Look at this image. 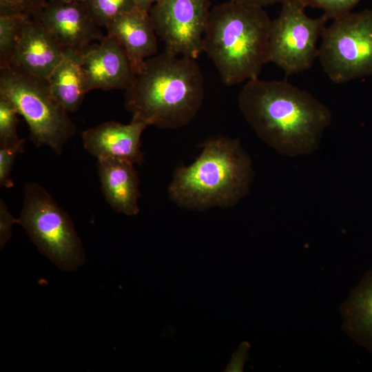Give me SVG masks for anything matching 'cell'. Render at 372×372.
<instances>
[{
  "label": "cell",
  "instance_id": "6da1fadb",
  "mask_svg": "<svg viewBox=\"0 0 372 372\" xmlns=\"http://www.w3.org/2000/svg\"><path fill=\"white\" fill-rule=\"evenodd\" d=\"M238 104L258 137L278 154L290 157L315 152L332 120L327 106L285 80L246 81Z\"/></svg>",
  "mask_w": 372,
  "mask_h": 372
},
{
  "label": "cell",
  "instance_id": "7a4b0ae2",
  "mask_svg": "<svg viewBox=\"0 0 372 372\" xmlns=\"http://www.w3.org/2000/svg\"><path fill=\"white\" fill-rule=\"evenodd\" d=\"M136 74L125 92L132 121L176 130L189 125L200 110L205 87L196 59L164 50L146 59Z\"/></svg>",
  "mask_w": 372,
  "mask_h": 372
},
{
  "label": "cell",
  "instance_id": "3957f363",
  "mask_svg": "<svg viewBox=\"0 0 372 372\" xmlns=\"http://www.w3.org/2000/svg\"><path fill=\"white\" fill-rule=\"evenodd\" d=\"M189 165L177 167L168 186L169 198L181 208L203 211L236 205L249 192L252 161L238 138H207Z\"/></svg>",
  "mask_w": 372,
  "mask_h": 372
},
{
  "label": "cell",
  "instance_id": "277c9868",
  "mask_svg": "<svg viewBox=\"0 0 372 372\" xmlns=\"http://www.w3.org/2000/svg\"><path fill=\"white\" fill-rule=\"evenodd\" d=\"M271 22L263 8L231 0L211 9L203 52L225 85L258 78L268 63Z\"/></svg>",
  "mask_w": 372,
  "mask_h": 372
},
{
  "label": "cell",
  "instance_id": "5b68a950",
  "mask_svg": "<svg viewBox=\"0 0 372 372\" xmlns=\"http://www.w3.org/2000/svg\"><path fill=\"white\" fill-rule=\"evenodd\" d=\"M0 95L8 99L25 120L37 147L46 145L60 154L76 127L53 96L47 80L0 67Z\"/></svg>",
  "mask_w": 372,
  "mask_h": 372
},
{
  "label": "cell",
  "instance_id": "8992f818",
  "mask_svg": "<svg viewBox=\"0 0 372 372\" xmlns=\"http://www.w3.org/2000/svg\"><path fill=\"white\" fill-rule=\"evenodd\" d=\"M18 224L39 251L60 269L75 271L85 263L83 247L71 218L40 185H25Z\"/></svg>",
  "mask_w": 372,
  "mask_h": 372
},
{
  "label": "cell",
  "instance_id": "52a82bcc",
  "mask_svg": "<svg viewBox=\"0 0 372 372\" xmlns=\"http://www.w3.org/2000/svg\"><path fill=\"white\" fill-rule=\"evenodd\" d=\"M318 59L337 84L372 75V10L333 19L321 36Z\"/></svg>",
  "mask_w": 372,
  "mask_h": 372
},
{
  "label": "cell",
  "instance_id": "ba28073f",
  "mask_svg": "<svg viewBox=\"0 0 372 372\" xmlns=\"http://www.w3.org/2000/svg\"><path fill=\"white\" fill-rule=\"evenodd\" d=\"M300 0L282 3L278 17L271 20L268 44V63L292 76L310 69L318 56V41L329 18L322 14L313 18Z\"/></svg>",
  "mask_w": 372,
  "mask_h": 372
},
{
  "label": "cell",
  "instance_id": "9c48e42d",
  "mask_svg": "<svg viewBox=\"0 0 372 372\" xmlns=\"http://www.w3.org/2000/svg\"><path fill=\"white\" fill-rule=\"evenodd\" d=\"M209 0H158L149 15L165 50L196 59L210 13Z\"/></svg>",
  "mask_w": 372,
  "mask_h": 372
},
{
  "label": "cell",
  "instance_id": "30bf717a",
  "mask_svg": "<svg viewBox=\"0 0 372 372\" xmlns=\"http://www.w3.org/2000/svg\"><path fill=\"white\" fill-rule=\"evenodd\" d=\"M29 15L63 49L85 51L105 37L85 3L44 0Z\"/></svg>",
  "mask_w": 372,
  "mask_h": 372
},
{
  "label": "cell",
  "instance_id": "8fae6325",
  "mask_svg": "<svg viewBox=\"0 0 372 372\" xmlns=\"http://www.w3.org/2000/svg\"><path fill=\"white\" fill-rule=\"evenodd\" d=\"M82 67L87 92L94 89L125 91L136 75L117 39L108 33L102 41L83 51Z\"/></svg>",
  "mask_w": 372,
  "mask_h": 372
},
{
  "label": "cell",
  "instance_id": "7c38bea8",
  "mask_svg": "<svg viewBox=\"0 0 372 372\" xmlns=\"http://www.w3.org/2000/svg\"><path fill=\"white\" fill-rule=\"evenodd\" d=\"M63 49L40 23L30 15L24 21L8 66L47 80L63 59Z\"/></svg>",
  "mask_w": 372,
  "mask_h": 372
},
{
  "label": "cell",
  "instance_id": "4fadbf2b",
  "mask_svg": "<svg viewBox=\"0 0 372 372\" xmlns=\"http://www.w3.org/2000/svg\"><path fill=\"white\" fill-rule=\"evenodd\" d=\"M148 125L134 121L123 124L116 121L103 123L81 134L84 148L97 160L121 159L141 165V135Z\"/></svg>",
  "mask_w": 372,
  "mask_h": 372
},
{
  "label": "cell",
  "instance_id": "5bb4252c",
  "mask_svg": "<svg viewBox=\"0 0 372 372\" xmlns=\"http://www.w3.org/2000/svg\"><path fill=\"white\" fill-rule=\"evenodd\" d=\"M126 53L136 74L158 51L156 33L149 13L137 8L116 17L106 28Z\"/></svg>",
  "mask_w": 372,
  "mask_h": 372
},
{
  "label": "cell",
  "instance_id": "9a60e30c",
  "mask_svg": "<svg viewBox=\"0 0 372 372\" xmlns=\"http://www.w3.org/2000/svg\"><path fill=\"white\" fill-rule=\"evenodd\" d=\"M132 163L121 159L97 160L101 190L107 203L118 213L139 212V178Z\"/></svg>",
  "mask_w": 372,
  "mask_h": 372
},
{
  "label": "cell",
  "instance_id": "2e32d148",
  "mask_svg": "<svg viewBox=\"0 0 372 372\" xmlns=\"http://www.w3.org/2000/svg\"><path fill=\"white\" fill-rule=\"evenodd\" d=\"M342 330L372 354V268L340 307Z\"/></svg>",
  "mask_w": 372,
  "mask_h": 372
},
{
  "label": "cell",
  "instance_id": "e0dca14e",
  "mask_svg": "<svg viewBox=\"0 0 372 372\" xmlns=\"http://www.w3.org/2000/svg\"><path fill=\"white\" fill-rule=\"evenodd\" d=\"M83 52L64 50L63 59L48 79L53 96L68 113L79 108L87 93L82 67Z\"/></svg>",
  "mask_w": 372,
  "mask_h": 372
},
{
  "label": "cell",
  "instance_id": "ac0fdd59",
  "mask_svg": "<svg viewBox=\"0 0 372 372\" xmlns=\"http://www.w3.org/2000/svg\"><path fill=\"white\" fill-rule=\"evenodd\" d=\"M28 14H0V67L8 66Z\"/></svg>",
  "mask_w": 372,
  "mask_h": 372
},
{
  "label": "cell",
  "instance_id": "d6986e66",
  "mask_svg": "<svg viewBox=\"0 0 372 372\" xmlns=\"http://www.w3.org/2000/svg\"><path fill=\"white\" fill-rule=\"evenodd\" d=\"M85 3L97 25L105 28L118 15L136 8L133 0H87Z\"/></svg>",
  "mask_w": 372,
  "mask_h": 372
},
{
  "label": "cell",
  "instance_id": "ffe728a7",
  "mask_svg": "<svg viewBox=\"0 0 372 372\" xmlns=\"http://www.w3.org/2000/svg\"><path fill=\"white\" fill-rule=\"evenodd\" d=\"M18 115L14 105L0 95V147L14 145L21 139L17 134Z\"/></svg>",
  "mask_w": 372,
  "mask_h": 372
},
{
  "label": "cell",
  "instance_id": "44dd1931",
  "mask_svg": "<svg viewBox=\"0 0 372 372\" xmlns=\"http://www.w3.org/2000/svg\"><path fill=\"white\" fill-rule=\"evenodd\" d=\"M25 139L10 146L0 147V186L10 188L14 182L11 177V171L17 156L23 152Z\"/></svg>",
  "mask_w": 372,
  "mask_h": 372
},
{
  "label": "cell",
  "instance_id": "7402d4cb",
  "mask_svg": "<svg viewBox=\"0 0 372 372\" xmlns=\"http://www.w3.org/2000/svg\"><path fill=\"white\" fill-rule=\"evenodd\" d=\"M307 7L322 10L329 19H335L350 12L361 0H300Z\"/></svg>",
  "mask_w": 372,
  "mask_h": 372
},
{
  "label": "cell",
  "instance_id": "603a6c76",
  "mask_svg": "<svg viewBox=\"0 0 372 372\" xmlns=\"http://www.w3.org/2000/svg\"><path fill=\"white\" fill-rule=\"evenodd\" d=\"M18 223L2 198L0 199V248L2 249L12 237V226Z\"/></svg>",
  "mask_w": 372,
  "mask_h": 372
},
{
  "label": "cell",
  "instance_id": "cb8c5ba5",
  "mask_svg": "<svg viewBox=\"0 0 372 372\" xmlns=\"http://www.w3.org/2000/svg\"><path fill=\"white\" fill-rule=\"evenodd\" d=\"M44 0H0V14H28Z\"/></svg>",
  "mask_w": 372,
  "mask_h": 372
},
{
  "label": "cell",
  "instance_id": "d4e9b609",
  "mask_svg": "<svg viewBox=\"0 0 372 372\" xmlns=\"http://www.w3.org/2000/svg\"><path fill=\"white\" fill-rule=\"evenodd\" d=\"M233 1L245 3L253 6L264 8L265 6L276 4V3H282L287 0H231Z\"/></svg>",
  "mask_w": 372,
  "mask_h": 372
},
{
  "label": "cell",
  "instance_id": "484cf974",
  "mask_svg": "<svg viewBox=\"0 0 372 372\" xmlns=\"http://www.w3.org/2000/svg\"><path fill=\"white\" fill-rule=\"evenodd\" d=\"M136 8L143 13L148 14L153 5L158 0H133Z\"/></svg>",
  "mask_w": 372,
  "mask_h": 372
},
{
  "label": "cell",
  "instance_id": "4316f807",
  "mask_svg": "<svg viewBox=\"0 0 372 372\" xmlns=\"http://www.w3.org/2000/svg\"><path fill=\"white\" fill-rule=\"evenodd\" d=\"M65 1H75V2H82L85 3L87 0H63Z\"/></svg>",
  "mask_w": 372,
  "mask_h": 372
}]
</instances>
